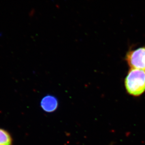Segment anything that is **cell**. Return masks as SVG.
<instances>
[{"label":"cell","mask_w":145,"mask_h":145,"mask_svg":"<svg viewBox=\"0 0 145 145\" xmlns=\"http://www.w3.org/2000/svg\"><path fill=\"white\" fill-rule=\"evenodd\" d=\"M126 91L131 96H140L145 92V71L130 68L125 79Z\"/></svg>","instance_id":"cell-1"},{"label":"cell","mask_w":145,"mask_h":145,"mask_svg":"<svg viewBox=\"0 0 145 145\" xmlns=\"http://www.w3.org/2000/svg\"><path fill=\"white\" fill-rule=\"evenodd\" d=\"M125 60L130 68L145 71V47L128 51Z\"/></svg>","instance_id":"cell-2"},{"label":"cell","mask_w":145,"mask_h":145,"mask_svg":"<svg viewBox=\"0 0 145 145\" xmlns=\"http://www.w3.org/2000/svg\"><path fill=\"white\" fill-rule=\"evenodd\" d=\"M40 106L41 108L46 112H53L58 107V101L55 96L47 95L42 99Z\"/></svg>","instance_id":"cell-3"},{"label":"cell","mask_w":145,"mask_h":145,"mask_svg":"<svg viewBox=\"0 0 145 145\" xmlns=\"http://www.w3.org/2000/svg\"><path fill=\"white\" fill-rule=\"evenodd\" d=\"M12 138L6 130L0 128V145H12Z\"/></svg>","instance_id":"cell-4"}]
</instances>
